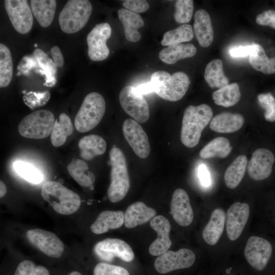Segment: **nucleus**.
Here are the masks:
<instances>
[{
	"mask_svg": "<svg viewBox=\"0 0 275 275\" xmlns=\"http://www.w3.org/2000/svg\"><path fill=\"white\" fill-rule=\"evenodd\" d=\"M36 267L32 261L25 260L18 264L14 275H34Z\"/></svg>",
	"mask_w": 275,
	"mask_h": 275,
	"instance_id": "nucleus-46",
	"label": "nucleus"
},
{
	"mask_svg": "<svg viewBox=\"0 0 275 275\" xmlns=\"http://www.w3.org/2000/svg\"><path fill=\"white\" fill-rule=\"evenodd\" d=\"M50 53L57 67H62L64 63L63 54L57 46H53L50 49Z\"/></svg>",
	"mask_w": 275,
	"mask_h": 275,
	"instance_id": "nucleus-48",
	"label": "nucleus"
},
{
	"mask_svg": "<svg viewBox=\"0 0 275 275\" xmlns=\"http://www.w3.org/2000/svg\"><path fill=\"white\" fill-rule=\"evenodd\" d=\"M28 240L44 254L52 258L60 257L64 251V244L53 233L43 229H33L26 233Z\"/></svg>",
	"mask_w": 275,
	"mask_h": 275,
	"instance_id": "nucleus-14",
	"label": "nucleus"
},
{
	"mask_svg": "<svg viewBox=\"0 0 275 275\" xmlns=\"http://www.w3.org/2000/svg\"><path fill=\"white\" fill-rule=\"evenodd\" d=\"M272 248L265 239L252 236L248 240L244 254L250 265L258 271L263 270L271 257Z\"/></svg>",
	"mask_w": 275,
	"mask_h": 275,
	"instance_id": "nucleus-13",
	"label": "nucleus"
},
{
	"mask_svg": "<svg viewBox=\"0 0 275 275\" xmlns=\"http://www.w3.org/2000/svg\"><path fill=\"white\" fill-rule=\"evenodd\" d=\"M118 17L123 24L126 39L132 42H136L141 38V35L138 31L144 25V21L138 13L125 8L118 11Z\"/></svg>",
	"mask_w": 275,
	"mask_h": 275,
	"instance_id": "nucleus-24",
	"label": "nucleus"
},
{
	"mask_svg": "<svg viewBox=\"0 0 275 275\" xmlns=\"http://www.w3.org/2000/svg\"><path fill=\"white\" fill-rule=\"evenodd\" d=\"M55 121L51 112L39 109L24 117L18 125V131L24 138L44 139L51 134Z\"/></svg>",
	"mask_w": 275,
	"mask_h": 275,
	"instance_id": "nucleus-7",
	"label": "nucleus"
},
{
	"mask_svg": "<svg viewBox=\"0 0 275 275\" xmlns=\"http://www.w3.org/2000/svg\"><path fill=\"white\" fill-rule=\"evenodd\" d=\"M5 8L12 25L21 34L28 33L32 29L33 16L26 0H6Z\"/></svg>",
	"mask_w": 275,
	"mask_h": 275,
	"instance_id": "nucleus-12",
	"label": "nucleus"
},
{
	"mask_svg": "<svg viewBox=\"0 0 275 275\" xmlns=\"http://www.w3.org/2000/svg\"><path fill=\"white\" fill-rule=\"evenodd\" d=\"M204 78L208 86L212 88L221 89L229 85L228 78L224 73L223 64L221 60H213L207 65Z\"/></svg>",
	"mask_w": 275,
	"mask_h": 275,
	"instance_id": "nucleus-31",
	"label": "nucleus"
},
{
	"mask_svg": "<svg viewBox=\"0 0 275 275\" xmlns=\"http://www.w3.org/2000/svg\"><path fill=\"white\" fill-rule=\"evenodd\" d=\"M275 158L273 153L265 148H259L252 154L248 165L250 177L255 180H262L270 175Z\"/></svg>",
	"mask_w": 275,
	"mask_h": 275,
	"instance_id": "nucleus-17",
	"label": "nucleus"
},
{
	"mask_svg": "<svg viewBox=\"0 0 275 275\" xmlns=\"http://www.w3.org/2000/svg\"><path fill=\"white\" fill-rule=\"evenodd\" d=\"M67 169L69 174L80 186H90L95 181L94 174L88 171V164L81 159H73Z\"/></svg>",
	"mask_w": 275,
	"mask_h": 275,
	"instance_id": "nucleus-30",
	"label": "nucleus"
},
{
	"mask_svg": "<svg viewBox=\"0 0 275 275\" xmlns=\"http://www.w3.org/2000/svg\"><path fill=\"white\" fill-rule=\"evenodd\" d=\"M122 130L126 140L135 154L140 158H146L150 153V144L141 125L133 119H127L123 122Z\"/></svg>",
	"mask_w": 275,
	"mask_h": 275,
	"instance_id": "nucleus-15",
	"label": "nucleus"
},
{
	"mask_svg": "<svg viewBox=\"0 0 275 275\" xmlns=\"http://www.w3.org/2000/svg\"><path fill=\"white\" fill-rule=\"evenodd\" d=\"M256 48V44L253 43L250 45L239 46L232 47L229 52L230 54L234 58L244 57L249 56Z\"/></svg>",
	"mask_w": 275,
	"mask_h": 275,
	"instance_id": "nucleus-45",
	"label": "nucleus"
},
{
	"mask_svg": "<svg viewBox=\"0 0 275 275\" xmlns=\"http://www.w3.org/2000/svg\"><path fill=\"white\" fill-rule=\"evenodd\" d=\"M135 89L137 92L142 95L154 92V88L151 81L141 84L135 87Z\"/></svg>",
	"mask_w": 275,
	"mask_h": 275,
	"instance_id": "nucleus-49",
	"label": "nucleus"
},
{
	"mask_svg": "<svg viewBox=\"0 0 275 275\" xmlns=\"http://www.w3.org/2000/svg\"><path fill=\"white\" fill-rule=\"evenodd\" d=\"M251 66L256 70L265 74L275 73V57L268 58L263 47L256 44L254 52L249 56Z\"/></svg>",
	"mask_w": 275,
	"mask_h": 275,
	"instance_id": "nucleus-33",
	"label": "nucleus"
},
{
	"mask_svg": "<svg viewBox=\"0 0 275 275\" xmlns=\"http://www.w3.org/2000/svg\"><path fill=\"white\" fill-rule=\"evenodd\" d=\"M198 176L202 185L208 186L210 184L211 180L209 172L204 164H201L199 166Z\"/></svg>",
	"mask_w": 275,
	"mask_h": 275,
	"instance_id": "nucleus-47",
	"label": "nucleus"
},
{
	"mask_svg": "<svg viewBox=\"0 0 275 275\" xmlns=\"http://www.w3.org/2000/svg\"><path fill=\"white\" fill-rule=\"evenodd\" d=\"M94 252L99 259L106 262H111L115 257H117L129 262L134 257L131 246L118 238H108L99 241L95 245Z\"/></svg>",
	"mask_w": 275,
	"mask_h": 275,
	"instance_id": "nucleus-11",
	"label": "nucleus"
},
{
	"mask_svg": "<svg viewBox=\"0 0 275 275\" xmlns=\"http://www.w3.org/2000/svg\"><path fill=\"white\" fill-rule=\"evenodd\" d=\"M250 206L246 203L237 202L229 208L226 222L227 235L230 240L234 241L239 237L248 222Z\"/></svg>",
	"mask_w": 275,
	"mask_h": 275,
	"instance_id": "nucleus-16",
	"label": "nucleus"
},
{
	"mask_svg": "<svg viewBox=\"0 0 275 275\" xmlns=\"http://www.w3.org/2000/svg\"><path fill=\"white\" fill-rule=\"evenodd\" d=\"M119 101L123 110L136 122L144 123L149 119L150 110L147 101L138 93L135 87L127 86L120 91Z\"/></svg>",
	"mask_w": 275,
	"mask_h": 275,
	"instance_id": "nucleus-8",
	"label": "nucleus"
},
{
	"mask_svg": "<svg viewBox=\"0 0 275 275\" xmlns=\"http://www.w3.org/2000/svg\"><path fill=\"white\" fill-rule=\"evenodd\" d=\"M197 52V48L192 43H178L168 46L159 53V58L163 62L172 64L178 61L191 58Z\"/></svg>",
	"mask_w": 275,
	"mask_h": 275,
	"instance_id": "nucleus-26",
	"label": "nucleus"
},
{
	"mask_svg": "<svg viewBox=\"0 0 275 275\" xmlns=\"http://www.w3.org/2000/svg\"><path fill=\"white\" fill-rule=\"evenodd\" d=\"M33 55L39 66L43 69V73L46 75L45 84L54 82L57 68L54 62L42 50L39 48L34 50Z\"/></svg>",
	"mask_w": 275,
	"mask_h": 275,
	"instance_id": "nucleus-39",
	"label": "nucleus"
},
{
	"mask_svg": "<svg viewBox=\"0 0 275 275\" xmlns=\"http://www.w3.org/2000/svg\"><path fill=\"white\" fill-rule=\"evenodd\" d=\"M122 5L126 9L138 14L145 12L149 8L148 2L144 0H126Z\"/></svg>",
	"mask_w": 275,
	"mask_h": 275,
	"instance_id": "nucleus-43",
	"label": "nucleus"
},
{
	"mask_svg": "<svg viewBox=\"0 0 275 275\" xmlns=\"http://www.w3.org/2000/svg\"><path fill=\"white\" fill-rule=\"evenodd\" d=\"M232 147L229 140L224 137L216 138L200 151L199 155L202 158H210L215 156L225 157L231 152Z\"/></svg>",
	"mask_w": 275,
	"mask_h": 275,
	"instance_id": "nucleus-35",
	"label": "nucleus"
},
{
	"mask_svg": "<svg viewBox=\"0 0 275 275\" xmlns=\"http://www.w3.org/2000/svg\"><path fill=\"white\" fill-rule=\"evenodd\" d=\"M156 214V211L147 206L142 202H136L130 205L124 214L125 226L127 228H133L145 224L153 218Z\"/></svg>",
	"mask_w": 275,
	"mask_h": 275,
	"instance_id": "nucleus-21",
	"label": "nucleus"
},
{
	"mask_svg": "<svg viewBox=\"0 0 275 275\" xmlns=\"http://www.w3.org/2000/svg\"><path fill=\"white\" fill-rule=\"evenodd\" d=\"M150 225L156 232L157 237L150 245L149 252L152 256H159L167 252L172 245L169 237L171 225L168 219L160 215L152 218Z\"/></svg>",
	"mask_w": 275,
	"mask_h": 275,
	"instance_id": "nucleus-19",
	"label": "nucleus"
},
{
	"mask_svg": "<svg viewBox=\"0 0 275 275\" xmlns=\"http://www.w3.org/2000/svg\"><path fill=\"white\" fill-rule=\"evenodd\" d=\"M34 275H49V272L46 268L39 265L36 266Z\"/></svg>",
	"mask_w": 275,
	"mask_h": 275,
	"instance_id": "nucleus-50",
	"label": "nucleus"
},
{
	"mask_svg": "<svg viewBox=\"0 0 275 275\" xmlns=\"http://www.w3.org/2000/svg\"><path fill=\"white\" fill-rule=\"evenodd\" d=\"M256 22L259 25H268L275 29V11H263L256 16Z\"/></svg>",
	"mask_w": 275,
	"mask_h": 275,
	"instance_id": "nucleus-44",
	"label": "nucleus"
},
{
	"mask_svg": "<svg viewBox=\"0 0 275 275\" xmlns=\"http://www.w3.org/2000/svg\"><path fill=\"white\" fill-rule=\"evenodd\" d=\"M244 122V119L240 114L224 112L212 118L209 127L216 132L231 133L240 129Z\"/></svg>",
	"mask_w": 275,
	"mask_h": 275,
	"instance_id": "nucleus-23",
	"label": "nucleus"
},
{
	"mask_svg": "<svg viewBox=\"0 0 275 275\" xmlns=\"http://www.w3.org/2000/svg\"><path fill=\"white\" fill-rule=\"evenodd\" d=\"M92 11V6L89 1H68L59 16L61 30L67 34L79 31L88 22Z\"/></svg>",
	"mask_w": 275,
	"mask_h": 275,
	"instance_id": "nucleus-6",
	"label": "nucleus"
},
{
	"mask_svg": "<svg viewBox=\"0 0 275 275\" xmlns=\"http://www.w3.org/2000/svg\"><path fill=\"white\" fill-rule=\"evenodd\" d=\"M247 157L243 155L237 157L225 171L224 180L231 189L236 187L244 176L247 167Z\"/></svg>",
	"mask_w": 275,
	"mask_h": 275,
	"instance_id": "nucleus-32",
	"label": "nucleus"
},
{
	"mask_svg": "<svg viewBox=\"0 0 275 275\" xmlns=\"http://www.w3.org/2000/svg\"><path fill=\"white\" fill-rule=\"evenodd\" d=\"M194 31L190 24H184L176 29L166 32L161 41L163 46L188 42L194 37Z\"/></svg>",
	"mask_w": 275,
	"mask_h": 275,
	"instance_id": "nucleus-36",
	"label": "nucleus"
},
{
	"mask_svg": "<svg viewBox=\"0 0 275 275\" xmlns=\"http://www.w3.org/2000/svg\"><path fill=\"white\" fill-rule=\"evenodd\" d=\"M13 167L19 175L32 183H40L44 179L42 172L30 163L17 161L14 162Z\"/></svg>",
	"mask_w": 275,
	"mask_h": 275,
	"instance_id": "nucleus-38",
	"label": "nucleus"
},
{
	"mask_svg": "<svg viewBox=\"0 0 275 275\" xmlns=\"http://www.w3.org/2000/svg\"><path fill=\"white\" fill-rule=\"evenodd\" d=\"M13 67L11 51L4 44H0V87L5 88L11 82Z\"/></svg>",
	"mask_w": 275,
	"mask_h": 275,
	"instance_id": "nucleus-37",
	"label": "nucleus"
},
{
	"mask_svg": "<svg viewBox=\"0 0 275 275\" xmlns=\"http://www.w3.org/2000/svg\"><path fill=\"white\" fill-rule=\"evenodd\" d=\"M232 275V274H231Z\"/></svg>",
	"mask_w": 275,
	"mask_h": 275,
	"instance_id": "nucleus-53",
	"label": "nucleus"
},
{
	"mask_svg": "<svg viewBox=\"0 0 275 275\" xmlns=\"http://www.w3.org/2000/svg\"><path fill=\"white\" fill-rule=\"evenodd\" d=\"M73 131V125L69 116L64 113L60 114L59 119L54 122L50 134L52 145L56 147L63 145Z\"/></svg>",
	"mask_w": 275,
	"mask_h": 275,
	"instance_id": "nucleus-29",
	"label": "nucleus"
},
{
	"mask_svg": "<svg viewBox=\"0 0 275 275\" xmlns=\"http://www.w3.org/2000/svg\"><path fill=\"white\" fill-rule=\"evenodd\" d=\"M260 105L265 110L264 118L269 122L275 121V98L270 93L258 95Z\"/></svg>",
	"mask_w": 275,
	"mask_h": 275,
	"instance_id": "nucleus-41",
	"label": "nucleus"
},
{
	"mask_svg": "<svg viewBox=\"0 0 275 275\" xmlns=\"http://www.w3.org/2000/svg\"><path fill=\"white\" fill-rule=\"evenodd\" d=\"M93 273L94 275H130L126 268L104 262L96 264Z\"/></svg>",
	"mask_w": 275,
	"mask_h": 275,
	"instance_id": "nucleus-42",
	"label": "nucleus"
},
{
	"mask_svg": "<svg viewBox=\"0 0 275 275\" xmlns=\"http://www.w3.org/2000/svg\"><path fill=\"white\" fill-rule=\"evenodd\" d=\"M31 8L33 14L43 28L48 27L52 23L57 7L54 0H31Z\"/></svg>",
	"mask_w": 275,
	"mask_h": 275,
	"instance_id": "nucleus-28",
	"label": "nucleus"
},
{
	"mask_svg": "<svg viewBox=\"0 0 275 275\" xmlns=\"http://www.w3.org/2000/svg\"><path fill=\"white\" fill-rule=\"evenodd\" d=\"M124 222V214L122 211L106 210L101 212L91 225V231L96 234L106 233L109 229L120 228Z\"/></svg>",
	"mask_w": 275,
	"mask_h": 275,
	"instance_id": "nucleus-25",
	"label": "nucleus"
},
{
	"mask_svg": "<svg viewBox=\"0 0 275 275\" xmlns=\"http://www.w3.org/2000/svg\"><path fill=\"white\" fill-rule=\"evenodd\" d=\"M105 110V102L103 96L97 92L90 93L84 98L75 116V128L79 132L92 130L100 123Z\"/></svg>",
	"mask_w": 275,
	"mask_h": 275,
	"instance_id": "nucleus-5",
	"label": "nucleus"
},
{
	"mask_svg": "<svg viewBox=\"0 0 275 275\" xmlns=\"http://www.w3.org/2000/svg\"><path fill=\"white\" fill-rule=\"evenodd\" d=\"M226 215L222 208H217L212 212L209 222L205 226L202 236L208 244H215L224 231Z\"/></svg>",
	"mask_w": 275,
	"mask_h": 275,
	"instance_id": "nucleus-22",
	"label": "nucleus"
},
{
	"mask_svg": "<svg viewBox=\"0 0 275 275\" xmlns=\"http://www.w3.org/2000/svg\"><path fill=\"white\" fill-rule=\"evenodd\" d=\"M212 116L211 108L206 104L186 107L182 122V143L188 148L196 146L199 142L202 131L211 121Z\"/></svg>",
	"mask_w": 275,
	"mask_h": 275,
	"instance_id": "nucleus-1",
	"label": "nucleus"
},
{
	"mask_svg": "<svg viewBox=\"0 0 275 275\" xmlns=\"http://www.w3.org/2000/svg\"><path fill=\"white\" fill-rule=\"evenodd\" d=\"M196 256L190 250L182 248L178 251H168L156 258L154 262L155 270L161 274L190 267L194 263Z\"/></svg>",
	"mask_w": 275,
	"mask_h": 275,
	"instance_id": "nucleus-9",
	"label": "nucleus"
},
{
	"mask_svg": "<svg viewBox=\"0 0 275 275\" xmlns=\"http://www.w3.org/2000/svg\"><path fill=\"white\" fill-rule=\"evenodd\" d=\"M241 96L239 85L237 83L229 84L212 93L214 103L224 107H230L236 104Z\"/></svg>",
	"mask_w": 275,
	"mask_h": 275,
	"instance_id": "nucleus-34",
	"label": "nucleus"
},
{
	"mask_svg": "<svg viewBox=\"0 0 275 275\" xmlns=\"http://www.w3.org/2000/svg\"><path fill=\"white\" fill-rule=\"evenodd\" d=\"M81 157L90 160L95 157L104 153L106 149V143L100 136L90 134L82 137L78 142Z\"/></svg>",
	"mask_w": 275,
	"mask_h": 275,
	"instance_id": "nucleus-27",
	"label": "nucleus"
},
{
	"mask_svg": "<svg viewBox=\"0 0 275 275\" xmlns=\"http://www.w3.org/2000/svg\"><path fill=\"white\" fill-rule=\"evenodd\" d=\"M111 165V183L107 196L112 203L119 202L127 195L130 187V180L125 156L118 147H113L109 151Z\"/></svg>",
	"mask_w": 275,
	"mask_h": 275,
	"instance_id": "nucleus-4",
	"label": "nucleus"
},
{
	"mask_svg": "<svg viewBox=\"0 0 275 275\" xmlns=\"http://www.w3.org/2000/svg\"><path fill=\"white\" fill-rule=\"evenodd\" d=\"M7 193V187L5 184L2 181H0V197H3Z\"/></svg>",
	"mask_w": 275,
	"mask_h": 275,
	"instance_id": "nucleus-51",
	"label": "nucleus"
},
{
	"mask_svg": "<svg viewBox=\"0 0 275 275\" xmlns=\"http://www.w3.org/2000/svg\"><path fill=\"white\" fill-rule=\"evenodd\" d=\"M112 29L107 22L96 24L87 37L88 54L93 61L106 59L109 53L106 41L111 37Z\"/></svg>",
	"mask_w": 275,
	"mask_h": 275,
	"instance_id": "nucleus-10",
	"label": "nucleus"
},
{
	"mask_svg": "<svg viewBox=\"0 0 275 275\" xmlns=\"http://www.w3.org/2000/svg\"><path fill=\"white\" fill-rule=\"evenodd\" d=\"M155 92L160 97L170 101L181 99L190 85L188 75L183 72L170 74L165 71H157L151 76Z\"/></svg>",
	"mask_w": 275,
	"mask_h": 275,
	"instance_id": "nucleus-2",
	"label": "nucleus"
},
{
	"mask_svg": "<svg viewBox=\"0 0 275 275\" xmlns=\"http://www.w3.org/2000/svg\"><path fill=\"white\" fill-rule=\"evenodd\" d=\"M68 275H82L80 272L78 271H72L70 272Z\"/></svg>",
	"mask_w": 275,
	"mask_h": 275,
	"instance_id": "nucleus-52",
	"label": "nucleus"
},
{
	"mask_svg": "<svg viewBox=\"0 0 275 275\" xmlns=\"http://www.w3.org/2000/svg\"><path fill=\"white\" fill-rule=\"evenodd\" d=\"M41 194L56 212L63 215L74 213L80 206L79 195L57 181L45 182L42 186Z\"/></svg>",
	"mask_w": 275,
	"mask_h": 275,
	"instance_id": "nucleus-3",
	"label": "nucleus"
},
{
	"mask_svg": "<svg viewBox=\"0 0 275 275\" xmlns=\"http://www.w3.org/2000/svg\"><path fill=\"white\" fill-rule=\"evenodd\" d=\"M194 33L202 47H208L213 40L214 33L211 18L204 9H199L195 14Z\"/></svg>",
	"mask_w": 275,
	"mask_h": 275,
	"instance_id": "nucleus-20",
	"label": "nucleus"
},
{
	"mask_svg": "<svg viewBox=\"0 0 275 275\" xmlns=\"http://www.w3.org/2000/svg\"><path fill=\"white\" fill-rule=\"evenodd\" d=\"M194 11V1L192 0H178L175 3V12L174 17L179 23H186L190 21Z\"/></svg>",
	"mask_w": 275,
	"mask_h": 275,
	"instance_id": "nucleus-40",
	"label": "nucleus"
},
{
	"mask_svg": "<svg viewBox=\"0 0 275 275\" xmlns=\"http://www.w3.org/2000/svg\"><path fill=\"white\" fill-rule=\"evenodd\" d=\"M170 213L179 225L186 227L194 219V212L187 193L181 188L173 193L170 203Z\"/></svg>",
	"mask_w": 275,
	"mask_h": 275,
	"instance_id": "nucleus-18",
	"label": "nucleus"
}]
</instances>
